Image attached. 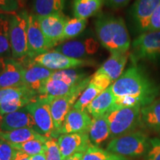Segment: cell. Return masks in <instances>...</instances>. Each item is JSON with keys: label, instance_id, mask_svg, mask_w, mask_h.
I'll return each mask as SVG.
<instances>
[{"label": "cell", "instance_id": "cell-12", "mask_svg": "<svg viewBox=\"0 0 160 160\" xmlns=\"http://www.w3.org/2000/svg\"><path fill=\"white\" fill-rule=\"evenodd\" d=\"M40 28L51 49L62 43L64 28L68 18L62 13L37 17Z\"/></svg>", "mask_w": 160, "mask_h": 160}, {"label": "cell", "instance_id": "cell-3", "mask_svg": "<svg viewBox=\"0 0 160 160\" xmlns=\"http://www.w3.org/2000/svg\"><path fill=\"white\" fill-rule=\"evenodd\" d=\"M140 107H125L113 108L105 115L108 122L111 138L128 134L141 125Z\"/></svg>", "mask_w": 160, "mask_h": 160}, {"label": "cell", "instance_id": "cell-2", "mask_svg": "<svg viewBox=\"0 0 160 160\" xmlns=\"http://www.w3.org/2000/svg\"><path fill=\"white\" fill-rule=\"evenodd\" d=\"M98 41L111 53L128 52L131 39L127 26L122 17L102 13L95 21Z\"/></svg>", "mask_w": 160, "mask_h": 160}, {"label": "cell", "instance_id": "cell-31", "mask_svg": "<svg viewBox=\"0 0 160 160\" xmlns=\"http://www.w3.org/2000/svg\"><path fill=\"white\" fill-rule=\"evenodd\" d=\"M102 92V91L101 89L99 88L97 86H96L94 84L91 82V81H90L87 88L84 90L82 94L79 97V99L75 102L73 108L79 110V111H86V108L89 105V104L97 96H99Z\"/></svg>", "mask_w": 160, "mask_h": 160}, {"label": "cell", "instance_id": "cell-5", "mask_svg": "<svg viewBox=\"0 0 160 160\" xmlns=\"http://www.w3.org/2000/svg\"><path fill=\"white\" fill-rule=\"evenodd\" d=\"M130 53L132 65L139 61L157 62L160 59V31H148L137 37Z\"/></svg>", "mask_w": 160, "mask_h": 160}, {"label": "cell", "instance_id": "cell-14", "mask_svg": "<svg viewBox=\"0 0 160 160\" xmlns=\"http://www.w3.org/2000/svg\"><path fill=\"white\" fill-rule=\"evenodd\" d=\"M57 140L62 160H65L75 153H85L92 145L88 133L62 134Z\"/></svg>", "mask_w": 160, "mask_h": 160}, {"label": "cell", "instance_id": "cell-18", "mask_svg": "<svg viewBox=\"0 0 160 160\" xmlns=\"http://www.w3.org/2000/svg\"><path fill=\"white\" fill-rule=\"evenodd\" d=\"M31 128L37 132V128L33 117L26 108L6 114L1 118L0 131L8 132L20 128Z\"/></svg>", "mask_w": 160, "mask_h": 160}, {"label": "cell", "instance_id": "cell-8", "mask_svg": "<svg viewBox=\"0 0 160 160\" xmlns=\"http://www.w3.org/2000/svg\"><path fill=\"white\" fill-rule=\"evenodd\" d=\"M51 97L39 95L25 106L33 117L37 128V132L44 137H52L55 131L52 117L50 102Z\"/></svg>", "mask_w": 160, "mask_h": 160}, {"label": "cell", "instance_id": "cell-7", "mask_svg": "<svg viewBox=\"0 0 160 160\" xmlns=\"http://www.w3.org/2000/svg\"><path fill=\"white\" fill-rule=\"evenodd\" d=\"M28 13L21 11L13 13L10 28V43L13 59L22 60L27 58L28 54L27 34V17Z\"/></svg>", "mask_w": 160, "mask_h": 160}, {"label": "cell", "instance_id": "cell-37", "mask_svg": "<svg viewBox=\"0 0 160 160\" xmlns=\"http://www.w3.org/2000/svg\"><path fill=\"white\" fill-rule=\"evenodd\" d=\"M18 8V0H0V13H14Z\"/></svg>", "mask_w": 160, "mask_h": 160}, {"label": "cell", "instance_id": "cell-23", "mask_svg": "<svg viewBox=\"0 0 160 160\" xmlns=\"http://www.w3.org/2000/svg\"><path fill=\"white\" fill-rule=\"evenodd\" d=\"M105 0H73L72 11L74 17L87 19L97 15Z\"/></svg>", "mask_w": 160, "mask_h": 160}, {"label": "cell", "instance_id": "cell-9", "mask_svg": "<svg viewBox=\"0 0 160 160\" xmlns=\"http://www.w3.org/2000/svg\"><path fill=\"white\" fill-rule=\"evenodd\" d=\"M22 63H34L43 66L52 71H62V70L79 68L91 66L94 65L93 61L91 59H77L65 56L59 52L52 51L39 55L32 59L22 60Z\"/></svg>", "mask_w": 160, "mask_h": 160}, {"label": "cell", "instance_id": "cell-26", "mask_svg": "<svg viewBox=\"0 0 160 160\" xmlns=\"http://www.w3.org/2000/svg\"><path fill=\"white\" fill-rule=\"evenodd\" d=\"M66 0H32V13L37 16H48L62 13Z\"/></svg>", "mask_w": 160, "mask_h": 160}, {"label": "cell", "instance_id": "cell-21", "mask_svg": "<svg viewBox=\"0 0 160 160\" xmlns=\"http://www.w3.org/2000/svg\"><path fill=\"white\" fill-rule=\"evenodd\" d=\"M141 125L151 131L160 132V99L141 108Z\"/></svg>", "mask_w": 160, "mask_h": 160}, {"label": "cell", "instance_id": "cell-36", "mask_svg": "<svg viewBox=\"0 0 160 160\" xmlns=\"http://www.w3.org/2000/svg\"><path fill=\"white\" fill-rule=\"evenodd\" d=\"M145 160H160V139H150V146L145 153Z\"/></svg>", "mask_w": 160, "mask_h": 160}, {"label": "cell", "instance_id": "cell-41", "mask_svg": "<svg viewBox=\"0 0 160 160\" xmlns=\"http://www.w3.org/2000/svg\"><path fill=\"white\" fill-rule=\"evenodd\" d=\"M83 155V153H77L71 156V157H68L67 159H65V160H82Z\"/></svg>", "mask_w": 160, "mask_h": 160}, {"label": "cell", "instance_id": "cell-38", "mask_svg": "<svg viewBox=\"0 0 160 160\" xmlns=\"http://www.w3.org/2000/svg\"><path fill=\"white\" fill-rule=\"evenodd\" d=\"M148 31H160V4L152 15Z\"/></svg>", "mask_w": 160, "mask_h": 160}, {"label": "cell", "instance_id": "cell-44", "mask_svg": "<svg viewBox=\"0 0 160 160\" xmlns=\"http://www.w3.org/2000/svg\"><path fill=\"white\" fill-rule=\"evenodd\" d=\"M18 1H19V2H22V1H23V0H18Z\"/></svg>", "mask_w": 160, "mask_h": 160}, {"label": "cell", "instance_id": "cell-29", "mask_svg": "<svg viewBox=\"0 0 160 160\" xmlns=\"http://www.w3.org/2000/svg\"><path fill=\"white\" fill-rule=\"evenodd\" d=\"M86 25H87V19H79L77 17L68 19L64 28L62 42L68 41V39H73L81 34L85 31Z\"/></svg>", "mask_w": 160, "mask_h": 160}, {"label": "cell", "instance_id": "cell-43", "mask_svg": "<svg viewBox=\"0 0 160 160\" xmlns=\"http://www.w3.org/2000/svg\"><path fill=\"white\" fill-rule=\"evenodd\" d=\"M3 67V59H0V72H1L2 69Z\"/></svg>", "mask_w": 160, "mask_h": 160}, {"label": "cell", "instance_id": "cell-15", "mask_svg": "<svg viewBox=\"0 0 160 160\" xmlns=\"http://www.w3.org/2000/svg\"><path fill=\"white\" fill-rule=\"evenodd\" d=\"M91 122L92 119L87 111L72 108L66 116L61 128L55 132L52 137L68 133H88Z\"/></svg>", "mask_w": 160, "mask_h": 160}, {"label": "cell", "instance_id": "cell-13", "mask_svg": "<svg viewBox=\"0 0 160 160\" xmlns=\"http://www.w3.org/2000/svg\"><path fill=\"white\" fill-rule=\"evenodd\" d=\"M160 4V0H136L131 6L130 15L136 31L139 33L148 31L153 13Z\"/></svg>", "mask_w": 160, "mask_h": 160}, {"label": "cell", "instance_id": "cell-17", "mask_svg": "<svg viewBox=\"0 0 160 160\" xmlns=\"http://www.w3.org/2000/svg\"><path fill=\"white\" fill-rule=\"evenodd\" d=\"M22 64L25 67L23 73L24 85L39 95L44 83L55 71L34 63Z\"/></svg>", "mask_w": 160, "mask_h": 160}, {"label": "cell", "instance_id": "cell-35", "mask_svg": "<svg viewBox=\"0 0 160 160\" xmlns=\"http://www.w3.org/2000/svg\"><path fill=\"white\" fill-rule=\"evenodd\" d=\"M17 153L11 143L0 139V160H14Z\"/></svg>", "mask_w": 160, "mask_h": 160}, {"label": "cell", "instance_id": "cell-6", "mask_svg": "<svg viewBox=\"0 0 160 160\" xmlns=\"http://www.w3.org/2000/svg\"><path fill=\"white\" fill-rule=\"evenodd\" d=\"M91 76L88 77L81 82L76 85L73 89L66 95H64L62 97L51 98V102H50V108H51V115L53 117V124H54V133L61 128L66 116L73 108V105L79 99L80 95L87 88L91 81Z\"/></svg>", "mask_w": 160, "mask_h": 160}, {"label": "cell", "instance_id": "cell-28", "mask_svg": "<svg viewBox=\"0 0 160 160\" xmlns=\"http://www.w3.org/2000/svg\"><path fill=\"white\" fill-rule=\"evenodd\" d=\"M87 77V73L79 68L57 71L51 77L52 79H60L72 86L80 83Z\"/></svg>", "mask_w": 160, "mask_h": 160}, {"label": "cell", "instance_id": "cell-24", "mask_svg": "<svg viewBox=\"0 0 160 160\" xmlns=\"http://www.w3.org/2000/svg\"><path fill=\"white\" fill-rule=\"evenodd\" d=\"M47 137L39 134L31 128H20L14 131L4 132L0 131V139L12 144H19L33 139L45 140Z\"/></svg>", "mask_w": 160, "mask_h": 160}, {"label": "cell", "instance_id": "cell-25", "mask_svg": "<svg viewBox=\"0 0 160 160\" xmlns=\"http://www.w3.org/2000/svg\"><path fill=\"white\" fill-rule=\"evenodd\" d=\"M13 13H0V59L12 57L10 43V28Z\"/></svg>", "mask_w": 160, "mask_h": 160}, {"label": "cell", "instance_id": "cell-30", "mask_svg": "<svg viewBox=\"0 0 160 160\" xmlns=\"http://www.w3.org/2000/svg\"><path fill=\"white\" fill-rule=\"evenodd\" d=\"M82 160H128L127 157L111 153L92 145L84 153Z\"/></svg>", "mask_w": 160, "mask_h": 160}, {"label": "cell", "instance_id": "cell-4", "mask_svg": "<svg viewBox=\"0 0 160 160\" xmlns=\"http://www.w3.org/2000/svg\"><path fill=\"white\" fill-rule=\"evenodd\" d=\"M150 146V139L142 131H133L112 139L106 150L125 157H139L145 155Z\"/></svg>", "mask_w": 160, "mask_h": 160}, {"label": "cell", "instance_id": "cell-42", "mask_svg": "<svg viewBox=\"0 0 160 160\" xmlns=\"http://www.w3.org/2000/svg\"><path fill=\"white\" fill-rule=\"evenodd\" d=\"M30 160H46L45 152H43V153H39V154L34 156H32V157H31Z\"/></svg>", "mask_w": 160, "mask_h": 160}, {"label": "cell", "instance_id": "cell-27", "mask_svg": "<svg viewBox=\"0 0 160 160\" xmlns=\"http://www.w3.org/2000/svg\"><path fill=\"white\" fill-rule=\"evenodd\" d=\"M74 86L75 85L72 86L69 85L60 79H52L50 77L44 83L40 90L39 95L47 96L51 98L62 97L68 93Z\"/></svg>", "mask_w": 160, "mask_h": 160}, {"label": "cell", "instance_id": "cell-45", "mask_svg": "<svg viewBox=\"0 0 160 160\" xmlns=\"http://www.w3.org/2000/svg\"><path fill=\"white\" fill-rule=\"evenodd\" d=\"M0 122H1V117H0Z\"/></svg>", "mask_w": 160, "mask_h": 160}, {"label": "cell", "instance_id": "cell-39", "mask_svg": "<svg viewBox=\"0 0 160 160\" xmlns=\"http://www.w3.org/2000/svg\"><path fill=\"white\" fill-rule=\"evenodd\" d=\"M131 0H105V3L107 6L111 8H121L128 5Z\"/></svg>", "mask_w": 160, "mask_h": 160}, {"label": "cell", "instance_id": "cell-16", "mask_svg": "<svg viewBox=\"0 0 160 160\" xmlns=\"http://www.w3.org/2000/svg\"><path fill=\"white\" fill-rule=\"evenodd\" d=\"M23 64L13 58L3 59V67L0 72V90L22 87L24 85Z\"/></svg>", "mask_w": 160, "mask_h": 160}, {"label": "cell", "instance_id": "cell-19", "mask_svg": "<svg viewBox=\"0 0 160 160\" xmlns=\"http://www.w3.org/2000/svg\"><path fill=\"white\" fill-rule=\"evenodd\" d=\"M129 56L128 52L124 53H111L110 57L97 71L108 77L113 84L123 73Z\"/></svg>", "mask_w": 160, "mask_h": 160}, {"label": "cell", "instance_id": "cell-20", "mask_svg": "<svg viewBox=\"0 0 160 160\" xmlns=\"http://www.w3.org/2000/svg\"><path fill=\"white\" fill-rule=\"evenodd\" d=\"M115 104V97L112 93L111 86L97 96L86 108L88 113L97 118L105 116L113 108Z\"/></svg>", "mask_w": 160, "mask_h": 160}, {"label": "cell", "instance_id": "cell-34", "mask_svg": "<svg viewBox=\"0 0 160 160\" xmlns=\"http://www.w3.org/2000/svg\"><path fill=\"white\" fill-rule=\"evenodd\" d=\"M46 160H62L58 140L54 137H47L45 142Z\"/></svg>", "mask_w": 160, "mask_h": 160}, {"label": "cell", "instance_id": "cell-10", "mask_svg": "<svg viewBox=\"0 0 160 160\" xmlns=\"http://www.w3.org/2000/svg\"><path fill=\"white\" fill-rule=\"evenodd\" d=\"M99 41L93 37H87L63 42L53 51L77 59H90L99 50Z\"/></svg>", "mask_w": 160, "mask_h": 160}, {"label": "cell", "instance_id": "cell-1", "mask_svg": "<svg viewBox=\"0 0 160 160\" xmlns=\"http://www.w3.org/2000/svg\"><path fill=\"white\" fill-rule=\"evenodd\" d=\"M111 88L115 97L113 108L145 107L160 94V86L137 65H132L124 71Z\"/></svg>", "mask_w": 160, "mask_h": 160}, {"label": "cell", "instance_id": "cell-40", "mask_svg": "<svg viewBox=\"0 0 160 160\" xmlns=\"http://www.w3.org/2000/svg\"><path fill=\"white\" fill-rule=\"evenodd\" d=\"M30 159H31V156L17 151V156H16L14 160H30Z\"/></svg>", "mask_w": 160, "mask_h": 160}, {"label": "cell", "instance_id": "cell-11", "mask_svg": "<svg viewBox=\"0 0 160 160\" xmlns=\"http://www.w3.org/2000/svg\"><path fill=\"white\" fill-rule=\"evenodd\" d=\"M27 34L28 54L26 59H34L39 55L50 51L51 48L42 31L37 16L32 13L28 14Z\"/></svg>", "mask_w": 160, "mask_h": 160}, {"label": "cell", "instance_id": "cell-32", "mask_svg": "<svg viewBox=\"0 0 160 160\" xmlns=\"http://www.w3.org/2000/svg\"><path fill=\"white\" fill-rule=\"evenodd\" d=\"M35 98L36 97H23L3 102L0 104V117L2 118L6 114L23 108L33 99H35Z\"/></svg>", "mask_w": 160, "mask_h": 160}, {"label": "cell", "instance_id": "cell-22", "mask_svg": "<svg viewBox=\"0 0 160 160\" xmlns=\"http://www.w3.org/2000/svg\"><path fill=\"white\" fill-rule=\"evenodd\" d=\"M88 136L92 145L96 146H99L108 138H111L108 122L105 116L93 118Z\"/></svg>", "mask_w": 160, "mask_h": 160}, {"label": "cell", "instance_id": "cell-33", "mask_svg": "<svg viewBox=\"0 0 160 160\" xmlns=\"http://www.w3.org/2000/svg\"><path fill=\"white\" fill-rule=\"evenodd\" d=\"M46 139H33L19 144H11L16 150L32 157L45 152Z\"/></svg>", "mask_w": 160, "mask_h": 160}]
</instances>
